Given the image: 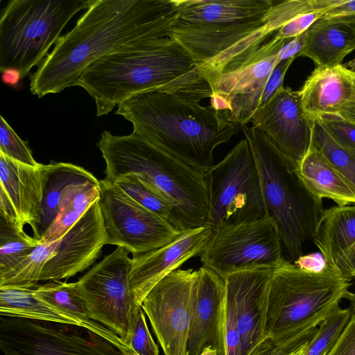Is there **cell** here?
Listing matches in <instances>:
<instances>
[{"label":"cell","instance_id":"obj_1","mask_svg":"<svg viewBox=\"0 0 355 355\" xmlns=\"http://www.w3.org/2000/svg\"><path fill=\"white\" fill-rule=\"evenodd\" d=\"M179 19L172 0H93L31 77L38 97L76 86L93 62L127 44L164 38Z\"/></svg>","mask_w":355,"mask_h":355},{"label":"cell","instance_id":"obj_2","mask_svg":"<svg viewBox=\"0 0 355 355\" xmlns=\"http://www.w3.org/2000/svg\"><path fill=\"white\" fill-rule=\"evenodd\" d=\"M76 86L93 98L98 116L150 90L197 103L213 94L198 64L171 38L144 40L116 49L87 67Z\"/></svg>","mask_w":355,"mask_h":355},{"label":"cell","instance_id":"obj_3","mask_svg":"<svg viewBox=\"0 0 355 355\" xmlns=\"http://www.w3.org/2000/svg\"><path fill=\"white\" fill-rule=\"evenodd\" d=\"M116 114L132 123L133 132L187 164L208 171L214 152L240 130L211 105L150 90L119 104Z\"/></svg>","mask_w":355,"mask_h":355},{"label":"cell","instance_id":"obj_4","mask_svg":"<svg viewBox=\"0 0 355 355\" xmlns=\"http://www.w3.org/2000/svg\"><path fill=\"white\" fill-rule=\"evenodd\" d=\"M105 162L106 182L135 175L162 195L173 207L172 225L180 231L209 225L206 172L157 147L132 132L123 136L104 131L97 143Z\"/></svg>","mask_w":355,"mask_h":355},{"label":"cell","instance_id":"obj_5","mask_svg":"<svg viewBox=\"0 0 355 355\" xmlns=\"http://www.w3.org/2000/svg\"><path fill=\"white\" fill-rule=\"evenodd\" d=\"M258 169L267 216L277 224L284 253L294 263L312 239L322 199L311 193L294 168L257 128L241 126Z\"/></svg>","mask_w":355,"mask_h":355},{"label":"cell","instance_id":"obj_6","mask_svg":"<svg viewBox=\"0 0 355 355\" xmlns=\"http://www.w3.org/2000/svg\"><path fill=\"white\" fill-rule=\"evenodd\" d=\"M349 282L327 264L320 271L302 269L285 259L270 281L266 330L275 344L317 327L338 306Z\"/></svg>","mask_w":355,"mask_h":355},{"label":"cell","instance_id":"obj_7","mask_svg":"<svg viewBox=\"0 0 355 355\" xmlns=\"http://www.w3.org/2000/svg\"><path fill=\"white\" fill-rule=\"evenodd\" d=\"M93 0H10L1 11L0 70L40 65L69 20Z\"/></svg>","mask_w":355,"mask_h":355},{"label":"cell","instance_id":"obj_8","mask_svg":"<svg viewBox=\"0 0 355 355\" xmlns=\"http://www.w3.org/2000/svg\"><path fill=\"white\" fill-rule=\"evenodd\" d=\"M206 173L213 231L267 216L258 169L246 138Z\"/></svg>","mask_w":355,"mask_h":355},{"label":"cell","instance_id":"obj_9","mask_svg":"<svg viewBox=\"0 0 355 355\" xmlns=\"http://www.w3.org/2000/svg\"><path fill=\"white\" fill-rule=\"evenodd\" d=\"M272 33L263 19L230 25H200L181 21L170 37L198 64L209 84L223 73L242 64Z\"/></svg>","mask_w":355,"mask_h":355},{"label":"cell","instance_id":"obj_10","mask_svg":"<svg viewBox=\"0 0 355 355\" xmlns=\"http://www.w3.org/2000/svg\"><path fill=\"white\" fill-rule=\"evenodd\" d=\"M129 253L117 247L83 275L76 286L92 320L114 332L130 347L141 306L137 304L130 290Z\"/></svg>","mask_w":355,"mask_h":355},{"label":"cell","instance_id":"obj_11","mask_svg":"<svg viewBox=\"0 0 355 355\" xmlns=\"http://www.w3.org/2000/svg\"><path fill=\"white\" fill-rule=\"evenodd\" d=\"M0 348L3 355H125L83 326L1 314Z\"/></svg>","mask_w":355,"mask_h":355},{"label":"cell","instance_id":"obj_12","mask_svg":"<svg viewBox=\"0 0 355 355\" xmlns=\"http://www.w3.org/2000/svg\"><path fill=\"white\" fill-rule=\"evenodd\" d=\"M277 223L270 217L213 231L200 261L222 278L259 268L275 269L285 259Z\"/></svg>","mask_w":355,"mask_h":355},{"label":"cell","instance_id":"obj_13","mask_svg":"<svg viewBox=\"0 0 355 355\" xmlns=\"http://www.w3.org/2000/svg\"><path fill=\"white\" fill-rule=\"evenodd\" d=\"M99 182L100 203L109 245L121 247L135 256L162 248L182 233L167 220L139 205L115 184L103 179Z\"/></svg>","mask_w":355,"mask_h":355},{"label":"cell","instance_id":"obj_14","mask_svg":"<svg viewBox=\"0 0 355 355\" xmlns=\"http://www.w3.org/2000/svg\"><path fill=\"white\" fill-rule=\"evenodd\" d=\"M288 39L275 36L263 43L238 68L223 73L210 84L211 106L225 118L245 125L259 109L266 83L280 62L277 53Z\"/></svg>","mask_w":355,"mask_h":355},{"label":"cell","instance_id":"obj_15","mask_svg":"<svg viewBox=\"0 0 355 355\" xmlns=\"http://www.w3.org/2000/svg\"><path fill=\"white\" fill-rule=\"evenodd\" d=\"M198 270L177 269L146 295L141 308L164 355H189L187 346Z\"/></svg>","mask_w":355,"mask_h":355},{"label":"cell","instance_id":"obj_16","mask_svg":"<svg viewBox=\"0 0 355 355\" xmlns=\"http://www.w3.org/2000/svg\"><path fill=\"white\" fill-rule=\"evenodd\" d=\"M315 121L304 112L298 91L282 87L250 122L297 170L311 146Z\"/></svg>","mask_w":355,"mask_h":355},{"label":"cell","instance_id":"obj_17","mask_svg":"<svg viewBox=\"0 0 355 355\" xmlns=\"http://www.w3.org/2000/svg\"><path fill=\"white\" fill-rule=\"evenodd\" d=\"M48 164L29 166L0 153V217L20 231L37 233Z\"/></svg>","mask_w":355,"mask_h":355},{"label":"cell","instance_id":"obj_18","mask_svg":"<svg viewBox=\"0 0 355 355\" xmlns=\"http://www.w3.org/2000/svg\"><path fill=\"white\" fill-rule=\"evenodd\" d=\"M107 244L99 198L61 238L56 254L45 264L40 281L67 279L85 270Z\"/></svg>","mask_w":355,"mask_h":355},{"label":"cell","instance_id":"obj_19","mask_svg":"<svg viewBox=\"0 0 355 355\" xmlns=\"http://www.w3.org/2000/svg\"><path fill=\"white\" fill-rule=\"evenodd\" d=\"M225 282L211 269L198 270L194 286L187 349L200 355L206 347L225 355Z\"/></svg>","mask_w":355,"mask_h":355},{"label":"cell","instance_id":"obj_20","mask_svg":"<svg viewBox=\"0 0 355 355\" xmlns=\"http://www.w3.org/2000/svg\"><path fill=\"white\" fill-rule=\"evenodd\" d=\"M212 232L209 225L187 230L162 248L132 256L129 286L137 304L141 306L144 297L162 278L187 260L200 255Z\"/></svg>","mask_w":355,"mask_h":355},{"label":"cell","instance_id":"obj_21","mask_svg":"<svg viewBox=\"0 0 355 355\" xmlns=\"http://www.w3.org/2000/svg\"><path fill=\"white\" fill-rule=\"evenodd\" d=\"M274 269L236 272L224 279L232 287L242 355H250L266 339L268 293Z\"/></svg>","mask_w":355,"mask_h":355},{"label":"cell","instance_id":"obj_22","mask_svg":"<svg viewBox=\"0 0 355 355\" xmlns=\"http://www.w3.org/2000/svg\"><path fill=\"white\" fill-rule=\"evenodd\" d=\"M312 239L325 263L350 282L355 271V205L323 209Z\"/></svg>","mask_w":355,"mask_h":355},{"label":"cell","instance_id":"obj_23","mask_svg":"<svg viewBox=\"0 0 355 355\" xmlns=\"http://www.w3.org/2000/svg\"><path fill=\"white\" fill-rule=\"evenodd\" d=\"M355 72L343 64L317 67L298 91L304 112L313 119L337 114L354 92Z\"/></svg>","mask_w":355,"mask_h":355},{"label":"cell","instance_id":"obj_24","mask_svg":"<svg viewBox=\"0 0 355 355\" xmlns=\"http://www.w3.org/2000/svg\"><path fill=\"white\" fill-rule=\"evenodd\" d=\"M355 50V17H322L306 31L300 56L311 59L317 67L342 64Z\"/></svg>","mask_w":355,"mask_h":355},{"label":"cell","instance_id":"obj_25","mask_svg":"<svg viewBox=\"0 0 355 355\" xmlns=\"http://www.w3.org/2000/svg\"><path fill=\"white\" fill-rule=\"evenodd\" d=\"M181 21L200 25H230L263 19L272 0H172Z\"/></svg>","mask_w":355,"mask_h":355},{"label":"cell","instance_id":"obj_26","mask_svg":"<svg viewBox=\"0 0 355 355\" xmlns=\"http://www.w3.org/2000/svg\"><path fill=\"white\" fill-rule=\"evenodd\" d=\"M35 295L51 307L77 320L81 326L92 331L118 346L125 355L132 351L114 332L92 320L87 304L78 293L76 282L51 281L38 285Z\"/></svg>","mask_w":355,"mask_h":355},{"label":"cell","instance_id":"obj_27","mask_svg":"<svg viewBox=\"0 0 355 355\" xmlns=\"http://www.w3.org/2000/svg\"><path fill=\"white\" fill-rule=\"evenodd\" d=\"M297 171L306 188L318 198L331 199L340 206L355 205L354 191L312 144Z\"/></svg>","mask_w":355,"mask_h":355},{"label":"cell","instance_id":"obj_28","mask_svg":"<svg viewBox=\"0 0 355 355\" xmlns=\"http://www.w3.org/2000/svg\"><path fill=\"white\" fill-rule=\"evenodd\" d=\"M100 196L99 180L76 183L67 187L62 193L57 215L40 241L49 243L61 239L92 205L100 198Z\"/></svg>","mask_w":355,"mask_h":355},{"label":"cell","instance_id":"obj_29","mask_svg":"<svg viewBox=\"0 0 355 355\" xmlns=\"http://www.w3.org/2000/svg\"><path fill=\"white\" fill-rule=\"evenodd\" d=\"M98 180L85 168L67 162L48 164L47 178L44 186L40 222L35 239H41L55 219L61 196L70 184Z\"/></svg>","mask_w":355,"mask_h":355},{"label":"cell","instance_id":"obj_30","mask_svg":"<svg viewBox=\"0 0 355 355\" xmlns=\"http://www.w3.org/2000/svg\"><path fill=\"white\" fill-rule=\"evenodd\" d=\"M36 287L0 286V314L81 326L37 297L34 293Z\"/></svg>","mask_w":355,"mask_h":355},{"label":"cell","instance_id":"obj_31","mask_svg":"<svg viewBox=\"0 0 355 355\" xmlns=\"http://www.w3.org/2000/svg\"><path fill=\"white\" fill-rule=\"evenodd\" d=\"M60 239L41 243L18 265L0 275V286L36 287L46 262L56 254Z\"/></svg>","mask_w":355,"mask_h":355},{"label":"cell","instance_id":"obj_32","mask_svg":"<svg viewBox=\"0 0 355 355\" xmlns=\"http://www.w3.org/2000/svg\"><path fill=\"white\" fill-rule=\"evenodd\" d=\"M41 243L0 217V275L18 265Z\"/></svg>","mask_w":355,"mask_h":355},{"label":"cell","instance_id":"obj_33","mask_svg":"<svg viewBox=\"0 0 355 355\" xmlns=\"http://www.w3.org/2000/svg\"><path fill=\"white\" fill-rule=\"evenodd\" d=\"M355 193V156L338 146L315 119L312 144Z\"/></svg>","mask_w":355,"mask_h":355},{"label":"cell","instance_id":"obj_34","mask_svg":"<svg viewBox=\"0 0 355 355\" xmlns=\"http://www.w3.org/2000/svg\"><path fill=\"white\" fill-rule=\"evenodd\" d=\"M113 183L139 205L167 220L172 225L171 204L139 177L135 175H123L118 178Z\"/></svg>","mask_w":355,"mask_h":355},{"label":"cell","instance_id":"obj_35","mask_svg":"<svg viewBox=\"0 0 355 355\" xmlns=\"http://www.w3.org/2000/svg\"><path fill=\"white\" fill-rule=\"evenodd\" d=\"M344 0H288L275 2L266 15L267 26L273 33L293 19L309 12L328 11Z\"/></svg>","mask_w":355,"mask_h":355},{"label":"cell","instance_id":"obj_36","mask_svg":"<svg viewBox=\"0 0 355 355\" xmlns=\"http://www.w3.org/2000/svg\"><path fill=\"white\" fill-rule=\"evenodd\" d=\"M352 315L349 309L338 306L320 324L303 355H327Z\"/></svg>","mask_w":355,"mask_h":355},{"label":"cell","instance_id":"obj_37","mask_svg":"<svg viewBox=\"0 0 355 355\" xmlns=\"http://www.w3.org/2000/svg\"><path fill=\"white\" fill-rule=\"evenodd\" d=\"M315 119L338 146L355 156V123L338 114H324Z\"/></svg>","mask_w":355,"mask_h":355},{"label":"cell","instance_id":"obj_38","mask_svg":"<svg viewBox=\"0 0 355 355\" xmlns=\"http://www.w3.org/2000/svg\"><path fill=\"white\" fill-rule=\"evenodd\" d=\"M0 153L26 165L35 166L40 164L34 159L26 142L17 135L2 115L0 116Z\"/></svg>","mask_w":355,"mask_h":355},{"label":"cell","instance_id":"obj_39","mask_svg":"<svg viewBox=\"0 0 355 355\" xmlns=\"http://www.w3.org/2000/svg\"><path fill=\"white\" fill-rule=\"evenodd\" d=\"M225 286V355H242L241 338L237 324L234 293L231 286L226 282Z\"/></svg>","mask_w":355,"mask_h":355},{"label":"cell","instance_id":"obj_40","mask_svg":"<svg viewBox=\"0 0 355 355\" xmlns=\"http://www.w3.org/2000/svg\"><path fill=\"white\" fill-rule=\"evenodd\" d=\"M130 348L132 355H159V349L148 329L144 310L141 308L134 327Z\"/></svg>","mask_w":355,"mask_h":355},{"label":"cell","instance_id":"obj_41","mask_svg":"<svg viewBox=\"0 0 355 355\" xmlns=\"http://www.w3.org/2000/svg\"><path fill=\"white\" fill-rule=\"evenodd\" d=\"M317 327L281 345H275L269 338L261 343L250 355H283L296 350L309 343L315 336Z\"/></svg>","mask_w":355,"mask_h":355},{"label":"cell","instance_id":"obj_42","mask_svg":"<svg viewBox=\"0 0 355 355\" xmlns=\"http://www.w3.org/2000/svg\"><path fill=\"white\" fill-rule=\"evenodd\" d=\"M327 11H314L303 14L280 28L275 35L278 39H290L308 31Z\"/></svg>","mask_w":355,"mask_h":355},{"label":"cell","instance_id":"obj_43","mask_svg":"<svg viewBox=\"0 0 355 355\" xmlns=\"http://www.w3.org/2000/svg\"><path fill=\"white\" fill-rule=\"evenodd\" d=\"M294 60L295 58H288L282 60L274 68L262 94L259 109L265 107L278 91L284 87L283 82L286 73Z\"/></svg>","mask_w":355,"mask_h":355},{"label":"cell","instance_id":"obj_44","mask_svg":"<svg viewBox=\"0 0 355 355\" xmlns=\"http://www.w3.org/2000/svg\"><path fill=\"white\" fill-rule=\"evenodd\" d=\"M327 355H355V312Z\"/></svg>","mask_w":355,"mask_h":355},{"label":"cell","instance_id":"obj_45","mask_svg":"<svg viewBox=\"0 0 355 355\" xmlns=\"http://www.w3.org/2000/svg\"><path fill=\"white\" fill-rule=\"evenodd\" d=\"M306 32L291 38L278 51L277 56L280 61L300 56L305 44Z\"/></svg>","mask_w":355,"mask_h":355},{"label":"cell","instance_id":"obj_46","mask_svg":"<svg viewBox=\"0 0 355 355\" xmlns=\"http://www.w3.org/2000/svg\"><path fill=\"white\" fill-rule=\"evenodd\" d=\"M294 264L302 269L311 271H320L326 266L321 253L302 255L295 261Z\"/></svg>","mask_w":355,"mask_h":355},{"label":"cell","instance_id":"obj_47","mask_svg":"<svg viewBox=\"0 0 355 355\" xmlns=\"http://www.w3.org/2000/svg\"><path fill=\"white\" fill-rule=\"evenodd\" d=\"M339 16L355 17V0H344L340 4L329 10L322 17Z\"/></svg>","mask_w":355,"mask_h":355},{"label":"cell","instance_id":"obj_48","mask_svg":"<svg viewBox=\"0 0 355 355\" xmlns=\"http://www.w3.org/2000/svg\"><path fill=\"white\" fill-rule=\"evenodd\" d=\"M337 114L344 119L355 123V76L354 94L350 100L340 107Z\"/></svg>","mask_w":355,"mask_h":355},{"label":"cell","instance_id":"obj_49","mask_svg":"<svg viewBox=\"0 0 355 355\" xmlns=\"http://www.w3.org/2000/svg\"><path fill=\"white\" fill-rule=\"evenodd\" d=\"M20 79V73L17 70L6 69L2 71V80L5 84L15 85Z\"/></svg>","mask_w":355,"mask_h":355},{"label":"cell","instance_id":"obj_50","mask_svg":"<svg viewBox=\"0 0 355 355\" xmlns=\"http://www.w3.org/2000/svg\"><path fill=\"white\" fill-rule=\"evenodd\" d=\"M344 298L347 299L352 306V311L355 312V293L347 291L345 294Z\"/></svg>","mask_w":355,"mask_h":355},{"label":"cell","instance_id":"obj_51","mask_svg":"<svg viewBox=\"0 0 355 355\" xmlns=\"http://www.w3.org/2000/svg\"><path fill=\"white\" fill-rule=\"evenodd\" d=\"M308 343L304 345V346L301 347L300 348L296 349V350H294V351L291 352L286 353V354H284L283 355H303L304 353L305 349H306V346L308 345Z\"/></svg>","mask_w":355,"mask_h":355},{"label":"cell","instance_id":"obj_52","mask_svg":"<svg viewBox=\"0 0 355 355\" xmlns=\"http://www.w3.org/2000/svg\"><path fill=\"white\" fill-rule=\"evenodd\" d=\"M200 355H218V354L216 350L208 347L205 348Z\"/></svg>","mask_w":355,"mask_h":355},{"label":"cell","instance_id":"obj_53","mask_svg":"<svg viewBox=\"0 0 355 355\" xmlns=\"http://www.w3.org/2000/svg\"><path fill=\"white\" fill-rule=\"evenodd\" d=\"M352 277L355 278V271L352 273Z\"/></svg>","mask_w":355,"mask_h":355}]
</instances>
